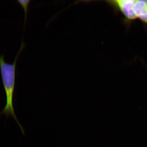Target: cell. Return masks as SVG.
Segmentation results:
<instances>
[{
	"mask_svg": "<svg viewBox=\"0 0 147 147\" xmlns=\"http://www.w3.org/2000/svg\"><path fill=\"white\" fill-rule=\"evenodd\" d=\"M133 10L137 19L147 26V1H136Z\"/></svg>",
	"mask_w": 147,
	"mask_h": 147,
	"instance_id": "3957f363",
	"label": "cell"
},
{
	"mask_svg": "<svg viewBox=\"0 0 147 147\" xmlns=\"http://www.w3.org/2000/svg\"><path fill=\"white\" fill-rule=\"evenodd\" d=\"M135 1L134 0L105 1L116 12H120L123 14L124 17V23L127 25L137 19L133 10Z\"/></svg>",
	"mask_w": 147,
	"mask_h": 147,
	"instance_id": "7a4b0ae2",
	"label": "cell"
},
{
	"mask_svg": "<svg viewBox=\"0 0 147 147\" xmlns=\"http://www.w3.org/2000/svg\"><path fill=\"white\" fill-rule=\"evenodd\" d=\"M18 2L23 6L25 11V21L26 20V17H27V11H28V6L30 3V1L29 0H26V1H24V0H18Z\"/></svg>",
	"mask_w": 147,
	"mask_h": 147,
	"instance_id": "277c9868",
	"label": "cell"
},
{
	"mask_svg": "<svg viewBox=\"0 0 147 147\" xmlns=\"http://www.w3.org/2000/svg\"><path fill=\"white\" fill-rule=\"evenodd\" d=\"M25 46V44L22 42L20 50L12 63H9L5 61L3 54L0 55V69L3 85L6 96V104L3 110L0 113V117L4 115L7 118L9 116L13 117L18 124V126L21 129L22 134L24 135H25L24 129L18 121L14 111L13 98L16 81V63L18 56Z\"/></svg>",
	"mask_w": 147,
	"mask_h": 147,
	"instance_id": "6da1fadb",
	"label": "cell"
}]
</instances>
